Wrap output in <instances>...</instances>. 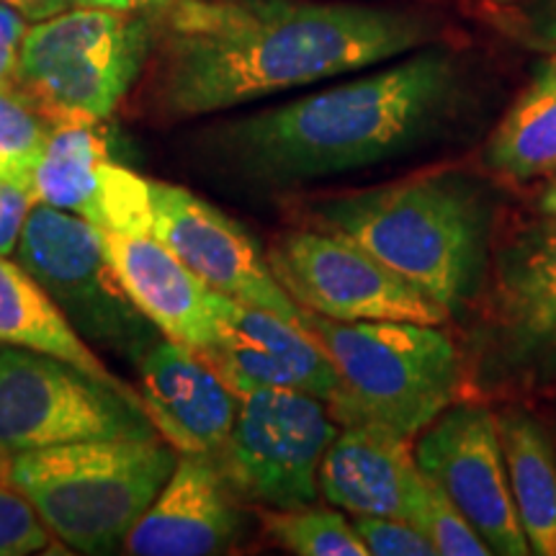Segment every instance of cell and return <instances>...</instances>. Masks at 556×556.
Wrapping results in <instances>:
<instances>
[{
    "mask_svg": "<svg viewBox=\"0 0 556 556\" xmlns=\"http://www.w3.org/2000/svg\"><path fill=\"white\" fill-rule=\"evenodd\" d=\"M446 39V18L407 0H173L155 13L152 99L165 119H193Z\"/></svg>",
    "mask_w": 556,
    "mask_h": 556,
    "instance_id": "cell-1",
    "label": "cell"
},
{
    "mask_svg": "<svg viewBox=\"0 0 556 556\" xmlns=\"http://www.w3.org/2000/svg\"><path fill=\"white\" fill-rule=\"evenodd\" d=\"M475 109L471 67L454 39L368 67L340 86L208 129V155L261 189L392 163L441 142Z\"/></svg>",
    "mask_w": 556,
    "mask_h": 556,
    "instance_id": "cell-2",
    "label": "cell"
},
{
    "mask_svg": "<svg viewBox=\"0 0 556 556\" xmlns=\"http://www.w3.org/2000/svg\"><path fill=\"white\" fill-rule=\"evenodd\" d=\"M495 191L467 170H438L397 184L312 199L302 225L336 232L435 299L469 315L495 248Z\"/></svg>",
    "mask_w": 556,
    "mask_h": 556,
    "instance_id": "cell-3",
    "label": "cell"
},
{
    "mask_svg": "<svg viewBox=\"0 0 556 556\" xmlns=\"http://www.w3.org/2000/svg\"><path fill=\"white\" fill-rule=\"evenodd\" d=\"M302 328L338 374L328 402L338 426H379L415 441L464 397L462 348L438 325L340 323L304 309Z\"/></svg>",
    "mask_w": 556,
    "mask_h": 556,
    "instance_id": "cell-4",
    "label": "cell"
},
{
    "mask_svg": "<svg viewBox=\"0 0 556 556\" xmlns=\"http://www.w3.org/2000/svg\"><path fill=\"white\" fill-rule=\"evenodd\" d=\"M464 343V397H523L556 387V214L492 248Z\"/></svg>",
    "mask_w": 556,
    "mask_h": 556,
    "instance_id": "cell-5",
    "label": "cell"
},
{
    "mask_svg": "<svg viewBox=\"0 0 556 556\" xmlns=\"http://www.w3.org/2000/svg\"><path fill=\"white\" fill-rule=\"evenodd\" d=\"M178 451L163 438H96L34 448L0 462L54 539L80 554H109L148 510Z\"/></svg>",
    "mask_w": 556,
    "mask_h": 556,
    "instance_id": "cell-6",
    "label": "cell"
},
{
    "mask_svg": "<svg viewBox=\"0 0 556 556\" xmlns=\"http://www.w3.org/2000/svg\"><path fill=\"white\" fill-rule=\"evenodd\" d=\"M152 34V13L75 5L29 24L13 86L54 124L103 122L142 73Z\"/></svg>",
    "mask_w": 556,
    "mask_h": 556,
    "instance_id": "cell-7",
    "label": "cell"
},
{
    "mask_svg": "<svg viewBox=\"0 0 556 556\" xmlns=\"http://www.w3.org/2000/svg\"><path fill=\"white\" fill-rule=\"evenodd\" d=\"M16 255L86 343L90 340L137 364L163 336L131 302L103 250L99 229L78 214L37 201Z\"/></svg>",
    "mask_w": 556,
    "mask_h": 556,
    "instance_id": "cell-8",
    "label": "cell"
},
{
    "mask_svg": "<svg viewBox=\"0 0 556 556\" xmlns=\"http://www.w3.org/2000/svg\"><path fill=\"white\" fill-rule=\"evenodd\" d=\"M119 389L45 353L0 343V462L34 448L96 438H155Z\"/></svg>",
    "mask_w": 556,
    "mask_h": 556,
    "instance_id": "cell-9",
    "label": "cell"
},
{
    "mask_svg": "<svg viewBox=\"0 0 556 556\" xmlns=\"http://www.w3.org/2000/svg\"><path fill=\"white\" fill-rule=\"evenodd\" d=\"M340 426L328 402L294 389H253L217 456L240 500L258 507H302L319 497V464Z\"/></svg>",
    "mask_w": 556,
    "mask_h": 556,
    "instance_id": "cell-10",
    "label": "cell"
},
{
    "mask_svg": "<svg viewBox=\"0 0 556 556\" xmlns=\"http://www.w3.org/2000/svg\"><path fill=\"white\" fill-rule=\"evenodd\" d=\"M266 261L283 291L315 315L340 323L392 319L438 328L451 319L435 299L336 232L307 225L283 229L270 240Z\"/></svg>",
    "mask_w": 556,
    "mask_h": 556,
    "instance_id": "cell-11",
    "label": "cell"
},
{
    "mask_svg": "<svg viewBox=\"0 0 556 556\" xmlns=\"http://www.w3.org/2000/svg\"><path fill=\"white\" fill-rule=\"evenodd\" d=\"M415 462L454 503L486 548L526 556L523 528L510 495L497 417L484 400L462 397L415 438Z\"/></svg>",
    "mask_w": 556,
    "mask_h": 556,
    "instance_id": "cell-12",
    "label": "cell"
},
{
    "mask_svg": "<svg viewBox=\"0 0 556 556\" xmlns=\"http://www.w3.org/2000/svg\"><path fill=\"white\" fill-rule=\"evenodd\" d=\"M150 232L206 287L250 307L274 312L302 328L304 309L276 281L258 242L193 191L150 180Z\"/></svg>",
    "mask_w": 556,
    "mask_h": 556,
    "instance_id": "cell-13",
    "label": "cell"
},
{
    "mask_svg": "<svg viewBox=\"0 0 556 556\" xmlns=\"http://www.w3.org/2000/svg\"><path fill=\"white\" fill-rule=\"evenodd\" d=\"M217 338L201 358L238 397L253 389H294L330 402L338 374L328 353L299 325L212 289Z\"/></svg>",
    "mask_w": 556,
    "mask_h": 556,
    "instance_id": "cell-14",
    "label": "cell"
},
{
    "mask_svg": "<svg viewBox=\"0 0 556 556\" xmlns=\"http://www.w3.org/2000/svg\"><path fill=\"white\" fill-rule=\"evenodd\" d=\"M31 191L39 204L78 214L101 232L150 229V180L111 157L101 122L54 124Z\"/></svg>",
    "mask_w": 556,
    "mask_h": 556,
    "instance_id": "cell-15",
    "label": "cell"
},
{
    "mask_svg": "<svg viewBox=\"0 0 556 556\" xmlns=\"http://www.w3.org/2000/svg\"><path fill=\"white\" fill-rule=\"evenodd\" d=\"M242 531L240 495L217 458L178 451L168 479L122 548L131 556H214L232 552Z\"/></svg>",
    "mask_w": 556,
    "mask_h": 556,
    "instance_id": "cell-16",
    "label": "cell"
},
{
    "mask_svg": "<svg viewBox=\"0 0 556 556\" xmlns=\"http://www.w3.org/2000/svg\"><path fill=\"white\" fill-rule=\"evenodd\" d=\"M137 368L142 409L157 435L176 451L217 456L238 415V394L201 353L160 336Z\"/></svg>",
    "mask_w": 556,
    "mask_h": 556,
    "instance_id": "cell-17",
    "label": "cell"
},
{
    "mask_svg": "<svg viewBox=\"0 0 556 556\" xmlns=\"http://www.w3.org/2000/svg\"><path fill=\"white\" fill-rule=\"evenodd\" d=\"M319 495L351 516L413 523L426 475L405 438L379 426H343L319 464Z\"/></svg>",
    "mask_w": 556,
    "mask_h": 556,
    "instance_id": "cell-18",
    "label": "cell"
},
{
    "mask_svg": "<svg viewBox=\"0 0 556 556\" xmlns=\"http://www.w3.org/2000/svg\"><path fill=\"white\" fill-rule=\"evenodd\" d=\"M101 232V229H99ZM103 250L131 302L165 338L204 351L217 338L212 287L150 229L101 232Z\"/></svg>",
    "mask_w": 556,
    "mask_h": 556,
    "instance_id": "cell-19",
    "label": "cell"
},
{
    "mask_svg": "<svg viewBox=\"0 0 556 556\" xmlns=\"http://www.w3.org/2000/svg\"><path fill=\"white\" fill-rule=\"evenodd\" d=\"M0 343L67 361L142 405L137 389L103 364L37 278L9 255H0Z\"/></svg>",
    "mask_w": 556,
    "mask_h": 556,
    "instance_id": "cell-20",
    "label": "cell"
},
{
    "mask_svg": "<svg viewBox=\"0 0 556 556\" xmlns=\"http://www.w3.org/2000/svg\"><path fill=\"white\" fill-rule=\"evenodd\" d=\"M497 433L510 495L528 552L556 556V443L544 422L520 405L500 409Z\"/></svg>",
    "mask_w": 556,
    "mask_h": 556,
    "instance_id": "cell-21",
    "label": "cell"
},
{
    "mask_svg": "<svg viewBox=\"0 0 556 556\" xmlns=\"http://www.w3.org/2000/svg\"><path fill=\"white\" fill-rule=\"evenodd\" d=\"M497 178L528 184L556 173V88L531 80L492 129L482 150Z\"/></svg>",
    "mask_w": 556,
    "mask_h": 556,
    "instance_id": "cell-22",
    "label": "cell"
},
{
    "mask_svg": "<svg viewBox=\"0 0 556 556\" xmlns=\"http://www.w3.org/2000/svg\"><path fill=\"white\" fill-rule=\"evenodd\" d=\"M261 526L283 552L296 556H368L353 520L332 507H261Z\"/></svg>",
    "mask_w": 556,
    "mask_h": 556,
    "instance_id": "cell-23",
    "label": "cell"
},
{
    "mask_svg": "<svg viewBox=\"0 0 556 556\" xmlns=\"http://www.w3.org/2000/svg\"><path fill=\"white\" fill-rule=\"evenodd\" d=\"M54 127L16 86L0 88V178L31 186V173Z\"/></svg>",
    "mask_w": 556,
    "mask_h": 556,
    "instance_id": "cell-24",
    "label": "cell"
},
{
    "mask_svg": "<svg viewBox=\"0 0 556 556\" xmlns=\"http://www.w3.org/2000/svg\"><path fill=\"white\" fill-rule=\"evenodd\" d=\"M413 526L422 531L435 548V556H490L492 552L479 539V533L462 516V510L443 495L441 486L426 477V495H422Z\"/></svg>",
    "mask_w": 556,
    "mask_h": 556,
    "instance_id": "cell-25",
    "label": "cell"
},
{
    "mask_svg": "<svg viewBox=\"0 0 556 556\" xmlns=\"http://www.w3.org/2000/svg\"><path fill=\"white\" fill-rule=\"evenodd\" d=\"M479 16L520 50L539 54L556 50V0H505L497 5H479Z\"/></svg>",
    "mask_w": 556,
    "mask_h": 556,
    "instance_id": "cell-26",
    "label": "cell"
},
{
    "mask_svg": "<svg viewBox=\"0 0 556 556\" xmlns=\"http://www.w3.org/2000/svg\"><path fill=\"white\" fill-rule=\"evenodd\" d=\"M54 533L39 516L31 500L0 477V556H26L47 552Z\"/></svg>",
    "mask_w": 556,
    "mask_h": 556,
    "instance_id": "cell-27",
    "label": "cell"
},
{
    "mask_svg": "<svg viewBox=\"0 0 556 556\" xmlns=\"http://www.w3.org/2000/svg\"><path fill=\"white\" fill-rule=\"evenodd\" d=\"M353 528L368 556H435L430 541L413 523L387 516H353Z\"/></svg>",
    "mask_w": 556,
    "mask_h": 556,
    "instance_id": "cell-28",
    "label": "cell"
},
{
    "mask_svg": "<svg viewBox=\"0 0 556 556\" xmlns=\"http://www.w3.org/2000/svg\"><path fill=\"white\" fill-rule=\"evenodd\" d=\"M37 204L29 184L0 178V255L16 253L21 232L29 219L31 206Z\"/></svg>",
    "mask_w": 556,
    "mask_h": 556,
    "instance_id": "cell-29",
    "label": "cell"
},
{
    "mask_svg": "<svg viewBox=\"0 0 556 556\" xmlns=\"http://www.w3.org/2000/svg\"><path fill=\"white\" fill-rule=\"evenodd\" d=\"M26 31H29V21L5 0H0V88H11L16 80L18 52Z\"/></svg>",
    "mask_w": 556,
    "mask_h": 556,
    "instance_id": "cell-30",
    "label": "cell"
},
{
    "mask_svg": "<svg viewBox=\"0 0 556 556\" xmlns=\"http://www.w3.org/2000/svg\"><path fill=\"white\" fill-rule=\"evenodd\" d=\"M5 3L13 5L29 24H37V21L52 18L62 11L83 5V0H5Z\"/></svg>",
    "mask_w": 556,
    "mask_h": 556,
    "instance_id": "cell-31",
    "label": "cell"
},
{
    "mask_svg": "<svg viewBox=\"0 0 556 556\" xmlns=\"http://www.w3.org/2000/svg\"><path fill=\"white\" fill-rule=\"evenodd\" d=\"M173 0H83V5H99L111 11H129V13H160Z\"/></svg>",
    "mask_w": 556,
    "mask_h": 556,
    "instance_id": "cell-32",
    "label": "cell"
},
{
    "mask_svg": "<svg viewBox=\"0 0 556 556\" xmlns=\"http://www.w3.org/2000/svg\"><path fill=\"white\" fill-rule=\"evenodd\" d=\"M531 80L544 83V86H554L556 88V50L544 54V58H541L536 65H533Z\"/></svg>",
    "mask_w": 556,
    "mask_h": 556,
    "instance_id": "cell-33",
    "label": "cell"
},
{
    "mask_svg": "<svg viewBox=\"0 0 556 556\" xmlns=\"http://www.w3.org/2000/svg\"><path fill=\"white\" fill-rule=\"evenodd\" d=\"M536 212L539 214H556V173L554 176H548L546 186L539 191Z\"/></svg>",
    "mask_w": 556,
    "mask_h": 556,
    "instance_id": "cell-34",
    "label": "cell"
},
{
    "mask_svg": "<svg viewBox=\"0 0 556 556\" xmlns=\"http://www.w3.org/2000/svg\"><path fill=\"white\" fill-rule=\"evenodd\" d=\"M497 3H505V0H477V5H497Z\"/></svg>",
    "mask_w": 556,
    "mask_h": 556,
    "instance_id": "cell-35",
    "label": "cell"
},
{
    "mask_svg": "<svg viewBox=\"0 0 556 556\" xmlns=\"http://www.w3.org/2000/svg\"><path fill=\"white\" fill-rule=\"evenodd\" d=\"M407 3H413V0H407ZM415 3H433V0H415Z\"/></svg>",
    "mask_w": 556,
    "mask_h": 556,
    "instance_id": "cell-36",
    "label": "cell"
}]
</instances>
